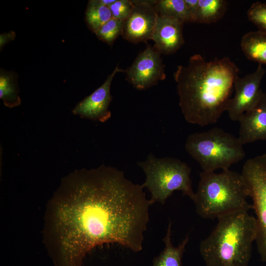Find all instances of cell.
<instances>
[{"label":"cell","instance_id":"cell-10","mask_svg":"<svg viewBox=\"0 0 266 266\" xmlns=\"http://www.w3.org/2000/svg\"><path fill=\"white\" fill-rule=\"evenodd\" d=\"M131 15L124 21L122 36L133 43L151 39L158 14L155 9L157 0H133Z\"/></svg>","mask_w":266,"mask_h":266},{"label":"cell","instance_id":"cell-7","mask_svg":"<svg viewBox=\"0 0 266 266\" xmlns=\"http://www.w3.org/2000/svg\"><path fill=\"white\" fill-rule=\"evenodd\" d=\"M247 184L256 215V243L261 260L266 263V153L247 160L241 172Z\"/></svg>","mask_w":266,"mask_h":266},{"label":"cell","instance_id":"cell-4","mask_svg":"<svg viewBox=\"0 0 266 266\" xmlns=\"http://www.w3.org/2000/svg\"><path fill=\"white\" fill-rule=\"evenodd\" d=\"M193 201L197 213L204 219H214L236 211L253 208L246 182L241 173L227 169L220 173H200Z\"/></svg>","mask_w":266,"mask_h":266},{"label":"cell","instance_id":"cell-20","mask_svg":"<svg viewBox=\"0 0 266 266\" xmlns=\"http://www.w3.org/2000/svg\"><path fill=\"white\" fill-rule=\"evenodd\" d=\"M124 21L112 18L95 33L98 38L112 46L115 40L123 34Z\"/></svg>","mask_w":266,"mask_h":266},{"label":"cell","instance_id":"cell-2","mask_svg":"<svg viewBox=\"0 0 266 266\" xmlns=\"http://www.w3.org/2000/svg\"><path fill=\"white\" fill-rule=\"evenodd\" d=\"M239 68L229 58L207 61L199 54L173 73L179 104L186 121L205 126L216 123L232 98Z\"/></svg>","mask_w":266,"mask_h":266},{"label":"cell","instance_id":"cell-8","mask_svg":"<svg viewBox=\"0 0 266 266\" xmlns=\"http://www.w3.org/2000/svg\"><path fill=\"white\" fill-rule=\"evenodd\" d=\"M266 71L259 64L254 72L242 77L237 75L234 80V95L227 105L226 111L231 120L238 121L241 116L253 108L260 100L263 91L261 88Z\"/></svg>","mask_w":266,"mask_h":266},{"label":"cell","instance_id":"cell-22","mask_svg":"<svg viewBox=\"0 0 266 266\" xmlns=\"http://www.w3.org/2000/svg\"><path fill=\"white\" fill-rule=\"evenodd\" d=\"M108 7L112 18L125 21L131 15L134 5L132 0H115Z\"/></svg>","mask_w":266,"mask_h":266},{"label":"cell","instance_id":"cell-6","mask_svg":"<svg viewBox=\"0 0 266 266\" xmlns=\"http://www.w3.org/2000/svg\"><path fill=\"white\" fill-rule=\"evenodd\" d=\"M137 165L146 175L141 185L150 192L151 204L156 202L164 204L175 191H181L193 200L195 193L192 187L191 168L186 163L173 157L158 158L151 153Z\"/></svg>","mask_w":266,"mask_h":266},{"label":"cell","instance_id":"cell-1","mask_svg":"<svg viewBox=\"0 0 266 266\" xmlns=\"http://www.w3.org/2000/svg\"><path fill=\"white\" fill-rule=\"evenodd\" d=\"M142 185L102 165L64 177L46 206L43 241L55 266H82L96 246L142 249L151 204Z\"/></svg>","mask_w":266,"mask_h":266},{"label":"cell","instance_id":"cell-19","mask_svg":"<svg viewBox=\"0 0 266 266\" xmlns=\"http://www.w3.org/2000/svg\"><path fill=\"white\" fill-rule=\"evenodd\" d=\"M155 9L159 15L174 18L184 23L191 22L184 0H159Z\"/></svg>","mask_w":266,"mask_h":266},{"label":"cell","instance_id":"cell-9","mask_svg":"<svg viewBox=\"0 0 266 266\" xmlns=\"http://www.w3.org/2000/svg\"><path fill=\"white\" fill-rule=\"evenodd\" d=\"M160 54L148 45L127 69L126 80L136 89L146 90L165 79V66Z\"/></svg>","mask_w":266,"mask_h":266},{"label":"cell","instance_id":"cell-15","mask_svg":"<svg viewBox=\"0 0 266 266\" xmlns=\"http://www.w3.org/2000/svg\"><path fill=\"white\" fill-rule=\"evenodd\" d=\"M240 47L249 60L266 65V33L260 31L245 33L242 37Z\"/></svg>","mask_w":266,"mask_h":266},{"label":"cell","instance_id":"cell-23","mask_svg":"<svg viewBox=\"0 0 266 266\" xmlns=\"http://www.w3.org/2000/svg\"><path fill=\"white\" fill-rule=\"evenodd\" d=\"M184 1L191 22L194 23L198 8L199 0H184Z\"/></svg>","mask_w":266,"mask_h":266},{"label":"cell","instance_id":"cell-11","mask_svg":"<svg viewBox=\"0 0 266 266\" xmlns=\"http://www.w3.org/2000/svg\"><path fill=\"white\" fill-rule=\"evenodd\" d=\"M126 71V70L116 66L101 86L75 106L72 110V113L81 118L100 122H105L109 120L111 116L109 110V104L112 100L110 94L111 82L116 73Z\"/></svg>","mask_w":266,"mask_h":266},{"label":"cell","instance_id":"cell-25","mask_svg":"<svg viewBox=\"0 0 266 266\" xmlns=\"http://www.w3.org/2000/svg\"><path fill=\"white\" fill-rule=\"evenodd\" d=\"M115 0H100V2L104 5L108 6L112 3Z\"/></svg>","mask_w":266,"mask_h":266},{"label":"cell","instance_id":"cell-12","mask_svg":"<svg viewBox=\"0 0 266 266\" xmlns=\"http://www.w3.org/2000/svg\"><path fill=\"white\" fill-rule=\"evenodd\" d=\"M184 23L174 18L158 15L151 39L160 54L174 53L184 44Z\"/></svg>","mask_w":266,"mask_h":266},{"label":"cell","instance_id":"cell-13","mask_svg":"<svg viewBox=\"0 0 266 266\" xmlns=\"http://www.w3.org/2000/svg\"><path fill=\"white\" fill-rule=\"evenodd\" d=\"M238 138L242 145L266 141V94L263 93L258 103L245 112L238 120Z\"/></svg>","mask_w":266,"mask_h":266},{"label":"cell","instance_id":"cell-21","mask_svg":"<svg viewBox=\"0 0 266 266\" xmlns=\"http://www.w3.org/2000/svg\"><path fill=\"white\" fill-rule=\"evenodd\" d=\"M250 21L258 29V31L266 33V2L253 3L247 11Z\"/></svg>","mask_w":266,"mask_h":266},{"label":"cell","instance_id":"cell-24","mask_svg":"<svg viewBox=\"0 0 266 266\" xmlns=\"http://www.w3.org/2000/svg\"><path fill=\"white\" fill-rule=\"evenodd\" d=\"M16 36L15 33L13 31H10L6 33H3L0 35V49L5 44L9 41H12Z\"/></svg>","mask_w":266,"mask_h":266},{"label":"cell","instance_id":"cell-16","mask_svg":"<svg viewBox=\"0 0 266 266\" xmlns=\"http://www.w3.org/2000/svg\"><path fill=\"white\" fill-rule=\"evenodd\" d=\"M228 7L225 0H199L195 23L209 24L220 20Z\"/></svg>","mask_w":266,"mask_h":266},{"label":"cell","instance_id":"cell-17","mask_svg":"<svg viewBox=\"0 0 266 266\" xmlns=\"http://www.w3.org/2000/svg\"><path fill=\"white\" fill-rule=\"evenodd\" d=\"M17 77L13 72L0 69V98L5 106L12 108L21 104Z\"/></svg>","mask_w":266,"mask_h":266},{"label":"cell","instance_id":"cell-18","mask_svg":"<svg viewBox=\"0 0 266 266\" xmlns=\"http://www.w3.org/2000/svg\"><path fill=\"white\" fill-rule=\"evenodd\" d=\"M112 18L109 8L100 0L89 1L85 12V20L88 28L95 33Z\"/></svg>","mask_w":266,"mask_h":266},{"label":"cell","instance_id":"cell-14","mask_svg":"<svg viewBox=\"0 0 266 266\" xmlns=\"http://www.w3.org/2000/svg\"><path fill=\"white\" fill-rule=\"evenodd\" d=\"M171 222L169 220L166 233L163 238L165 247L153 260L152 266H182V259L186 246L189 240L188 234L176 247L171 241Z\"/></svg>","mask_w":266,"mask_h":266},{"label":"cell","instance_id":"cell-3","mask_svg":"<svg viewBox=\"0 0 266 266\" xmlns=\"http://www.w3.org/2000/svg\"><path fill=\"white\" fill-rule=\"evenodd\" d=\"M200 244L206 266H248L257 234V223L248 211L222 215Z\"/></svg>","mask_w":266,"mask_h":266},{"label":"cell","instance_id":"cell-5","mask_svg":"<svg viewBox=\"0 0 266 266\" xmlns=\"http://www.w3.org/2000/svg\"><path fill=\"white\" fill-rule=\"evenodd\" d=\"M185 148L204 171L229 169L245 157L238 137L218 127L190 134Z\"/></svg>","mask_w":266,"mask_h":266}]
</instances>
